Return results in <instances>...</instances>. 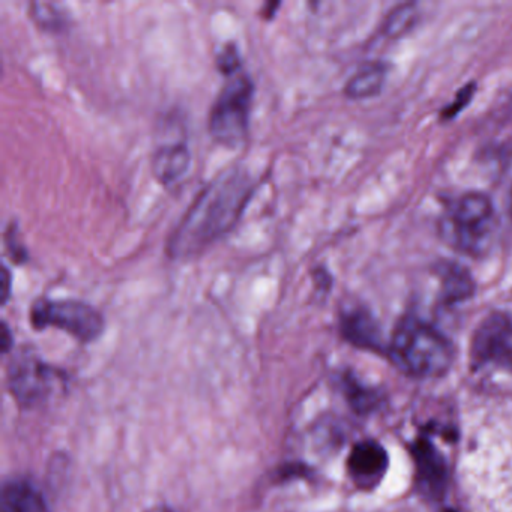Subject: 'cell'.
Segmentation results:
<instances>
[{"mask_svg": "<svg viewBox=\"0 0 512 512\" xmlns=\"http://www.w3.org/2000/svg\"><path fill=\"white\" fill-rule=\"evenodd\" d=\"M254 82L245 71L229 77L209 113V134L224 148L238 149L250 131Z\"/></svg>", "mask_w": 512, "mask_h": 512, "instance_id": "3", "label": "cell"}, {"mask_svg": "<svg viewBox=\"0 0 512 512\" xmlns=\"http://www.w3.org/2000/svg\"><path fill=\"white\" fill-rule=\"evenodd\" d=\"M389 458L382 445L373 440L356 443L347 458L350 478L358 487L370 488L379 484L388 470Z\"/></svg>", "mask_w": 512, "mask_h": 512, "instance_id": "8", "label": "cell"}, {"mask_svg": "<svg viewBox=\"0 0 512 512\" xmlns=\"http://www.w3.org/2000/svg\"><path fill=\"white\" fill-rule=\"evenodd\" d=\"M29 13H31L34 22L37 23L40 28H43L44 31L59 32L62 31L68 23L67 16L62 13L61 8L53 4L34 2V4H31Z\"/></svg>", "mask_w": 512, "mask_h": 512, "instance_id": "15", "label": "cell"}, {"mask_svg": "<svg viewBox=\"0 0 512 512\" xmlns=\"http://www.w3.org/2000/svg\"><path fill=\"white\" fill-rule=\"evenodd\" d=\"M415 14L413 7H401L394 11L386 22V31L389 35L404 34L412 26Z\"/></svg>", "mask_w": 512, "mask_h": 512, "instance_id": "17", "label": "cell"}, {"mask_svg": "<svg viewBox=\"0 0 512 512\" xmlns=\"http://www.w3.org/2000/svg\"><path fill=\"white\" fill-rule=\"evenodd\" d=\"M443 277V295L448 302L463 301L473 292V281L466 269L451 263L446 265Z\"/></svg>", "mask_w": 512, "mask_h": 512, "instance_id": "14", "label": "cell"}, {"mask_svg": "<svg viewBox=\"0 0 512 512\" xmlns=\"http://www.w3.org/2000/svg\"><path fill=\"white\" fill-rule=\"evenodd\" d=\"M494 227V208L490 197L467 193L449 206L442 221V233L458 250L479 253L484 250Z\"/></svg>", "mask_w": 512, "mask_h": 512, "instance_id": "4", "label": "cell"}, {"mask_svg": "<svg viewBox=\"0 0 512 512\" xmlns=\"http://www.w3.org/2000/svg\"><path fill=\"white\" fill-rule=\"evenodd\" d=\"M395 364L416 377H437L448 371L452 347L448 338L416 317L401 320L391 343Z\"/></svg>", "mask_w": 512, "mask_h": 512, "instance_id": "2", "label": "cell"}, {"mask_svg": "<svg viewBox=\"0 0 512 512\" xmlns=\"http://www.w3.org/2000/svg\"><path fill=\"white\" fill-rule=\"evenodd\" d=\"M473 91H475V86L469 85L463 89V91L458 94L457 100H455L454 104L446 107L445 112H443V118H452V116L457 115L467 103H469L470 98H472Z\"/></svg>", "mask_w": 512, "mask_h": 512, "instance_id": "19", "label": "cell"}, {"mask_svg": "<svg viewBox=\"0 0 512 512\" xmlns=\"http://www.w3.org/2000/svg\"><path fill=\"white\" fill-rule=\"evenodd\" d=\"M13 346V331H11L10 326H8V323L4 320L2 325H0V349H2V353H4V355H8V353L11 352V349H13Z\"/></svg>", "mask_w": 512, "mask_h": 512, "instance_id": "21", "label": "cell"}, {"mask_svg": "<svg viewBox=\"0 0 512 512\" xmlns=\"http://www.w3.org/2000/svg\"><path fill=\"white\" fill-rule=\"evenodd\" d=\"M416 484L427 497H440L448 484V467L442 454L428 440H418L413 446Z\"/></svg>", "mask_w": 512, "mask_h": 512, "instance_id": "9", "label": "cell"}, {"mask_svg": "<svg viewBox=\"0 0 512 512\" xmlns=\"http://www.w3.org/2000/svg\"><path fill=\"white\" fill-rule=\"evenodd\" d=\"M32 328L61 329L80 343H94L106 329L103 314L88 302L77 299H38L29 313Z\"/></svg>", "mask_w": 512, "mask_h": 512, "instance_id": "5", "label": "cell"}, {"mask_svg": "<svg viewBox=\"0 0 512 512\" xmlns=\"http://www.w3.org/2000/svg\"><path fill=\"white\" fill-rule=\"evenodd\" d=\"M13 275H11L10 268L7 265H2V272H0V301L2 305H7L10 301L11 293H13Z\"/></svg>", "mask_w": 512, "mask_h": 512, "instance_id": "20", "label": "cell"}, {"mask_svg": "<svg viewBox=\"0 0 512 512\" xmlns=\"http://www.w3.org/2000/svg\"><path fill=\"white\" fill-rule=\"evenodd\" d=\"M341 334L353 346L377 349L380 346L379 326L364 310L347 311L341 317Z\"/></svg>", "mask_w": 512, "mask_h": 512, "instance_id": "12", "label": "cell"}, {"mask_svg": "<svg viewBox=\"0 0 512 512\" xmlns=\"http://www.w3.org/2000/svg\"><path fill=\"white\" fill-rule=\"evenodd\" d=\"M280 7V2H268V4L263 5L262 11H260V13H262L263 19L271 20Z\"/></svg>", "mask_w": 512, "mask_h": 512, "instance_id": "22", "label": "cell"}, {"mask_svg": "<svg viewBox=\"0 0 512 512\" xmlns=\"http://www.w3.org/2000/svg\"><path fill=\"white\" fill-rule=\"evenodd\" d=\"M254 190L256 181L241 167H232L215 176L167 239V256L173 260H190L205 253L235 229Z\"/></svg>", "mask_w": 512, "mask_h": 512, "instance_id": "1", "label": "cell"}, {"mask_svg": "<svg viewBox=\"0 0 512 512\" xmlns=\"http://www.w3.org/2000/svg\"><path fill=\"white\" fill-rule=\"evenodd\" d=\"M472 356L478 364L512 371V320L494 314L475 332Z\"/></svg>", "mask_w": 512, "mask_h": 512, "instance_id": "7", "label": "cell"}, {"mask_svg": "<svg viewBox=\"0 0 512 512\" xmlns=\"http://www.w3.org/2000/svg\"><path fill=\"white\" fill-rule=\"evenodd\" d=\"M5 245H7L8 253H10L13 262L19 263V265L28 262V248L20 242L19 233H17V227L14 224H11L7 233H5Z\"/></svg>", "mask_w": 512, "mask_h": 512, "instance_id": "18", "label": "cell"}, {"mask_svg": "<svg viewBox=\"0 0 512 512\" xmlns=\"http://www.w3.org/2000/svg\"><path fill=\"white\" fill-rule=\"evenodd\" d=\"M242 67L241 55L238 47L233 43H227L217 55V68L221 74L230 77L239 73Z\"/></svg>", "mask_w": 512, "mask_h": 512, "instance_id": "16", "label": "cell"}, {"mask_svg": "<svg viewBox=\"0 0 512 512\" xmlns=\"http://www.w3.org/2000/svg\"><path fill=\"white\" fill-rule=\"evenodd\" d=\"M0 512H50L41 491L28 479L5 482L0 497Z\"/></svg>", "mask_w": 512, "mask_h": 512, "instance_id": "11", "label": "cell"}, {"mask_svg": "<svg viewBox=\"0 0 512 512\" xmlns=\"http://www.w3.org/2000/svg\"><path fill=\"white\" fill-rule=\"evenodd\" d=\"M146 512H178L170 506H154V508L148 509Z\"/></svg>", "mask_w": 512, "mask_h": 512, "instance_id": "23", "label": "cell"}, {"mask_svg": "<svg viewBox=\"0 0 512 512\" xmlns=\"http://www.w3.org/2000/svg\"><path fill=\"white\" fill-rule=\"evenodd\" d=\"M446 512H454V511H446Z\"/></svg>", "mask_w": 512, "mask_h": 512, "instance_id": "25", "label": "cell"}, {"mask_svg": "<svg viewBox=\"0 0 512 512\" xmlns=\"http://www.w3.org/2000/svg\"><path fill=\"white\" fill-rule=\"evenodd\" d=\"M385 67L382 64L365 65L358 74L352 77L346 86L349 98H368L376 95L385 82Z\"/></svg>", "mask_w": 512, "mask_h": 512, "instance_id": "13", "label": "cell"}, {"mask_svg": "<svg viewBox=\"0 0 512 512\" xmlns=\"http://www.w3.org/2000/svg\"><path fill=\"white\" fill-rule=\"evenodd\" d=\"M65 379L62 371L35 353H17L8 367V388L23 409H37L49 403Z\"/></svg>", "mask_w": 512, "mask_h": 512, "instance_id": "6", "label": "cell"}, {"mask_svg": "<svg viewBox=\"0 0 512 512\" xmlns=\"http://www.w3.org/2000/svg\"><path fill=\"white\" fill-rule=\"evenodd\" d=\"M191 166V151L185 142L161 145L152 158V172L160 184L169 185L181 181Z\"/></svg>", "mask_w": 512, "mask_h": 512, "instance_id": "10", "label": "cell"}, {"mask_svg": "<svg viewBox=\"0 0 512 512\" xmlns=\"http://www.w3.org/2000/svg\"><path fill=\"white\" fill-rule=\"evenodd\" d=\"M509 211H511V215H512V191H511V203H509Z\"/></svg>", "mask_w": 512, "mask_h": 512, "instance_id": "24", "label": "cell"}]
</instances>
